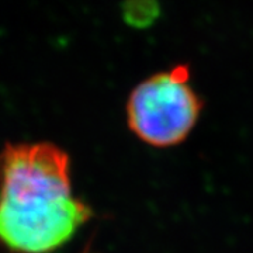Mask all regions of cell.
<instances>
[{
  "instance_id": "obj_3",
  "label": "cell",
  "mask_w": 253,
  "mask_h": 253,
  "mask_svg": "<svg viewBox=\"0 0 253 253\" xmlns=\"http://www.w3.org/2000/svg\"><path fill=\"white\" fill-rule=\"evenodd\" d=\"M121 9L126 24L136 28L151 26L159 16L158 0H124Z\"/></svg>"
},
{
  "instance_id": "obj_1",
  "label": "cell",
  "mask_w": 253,
  "mask_h": 253,
  "mask_svg": "<svg viewBox=\"0 0 253 253\" xmlns=\"http://www.w3.org/2000/svg\"><path fill=\"white\" fill-rule=\"evenodd\" d=\"M91 210L73 197L69 159L52 144L7 145L0 154V241L23 253L59 248Z\"/></svg>"
},
{
  "instance_id": "obj_2",
  "label": "cell",
  "mask_w": 253,
  "mask_h": 253,
  "mask_svg": "<svg viewBox=\"0 0 253 253\" xmlns=\"http://www.w3.org/2000/svg\"><path fill=\"white\" fill-rule=\"evenodd\" d=\"M204 100L191 84L189 63H177L139 82L126 101L132 134L155 148L184 142L199 123Z\"/></svg>"
}]
</instances>
